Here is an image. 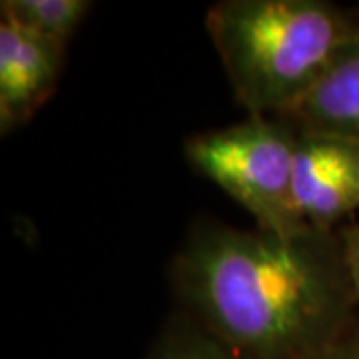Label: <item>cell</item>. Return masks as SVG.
<instances>
[{
  "instance_id": "obj_4",
  "label": "cell",
  "mask_w": 359,
  "mask_h": 359,
  "mask_svg": "<svg viewBox=\"0 0 359 359\" xmlns=\"http://www.w3.org/2000/svg\"><path fill=\"white\" fill-rule=\"evenodd\" d=\"M294 198L299 218L320 230L359 210V142L297 128Z\"/></svg>"
},
{
  "instance_id": "obj_8",
  "label": "cell",
  "mask_w": 359,
  "mask_h": 359,
  "mask_svg": "<svg viewBox=\"0 0 359 359\" xmlns=\"http://www.w3.org/2000/svg\"><path fill=\"white\" fill-rule=\"evenodd\" d=\"M146 359H244L188 313H174Z\"/></svg>"
},
{
  "instance_id": "obj_1",
  "label": "cell",
  "mask_w": 359,
  "mask_h": 359,
  "mask_svg": "<svg viewBox=\"0 0 359 359\" xmlns=\"http://www.w3.org/2000/svg\"><path fill=\"white\" fill-rule=\"evenodd\" d=\"M170 278L180 311L244 359H309L359 318L334 230L198 219Z\"/></svg>"
},
{
  "instance_id": "obj_3",
  "label": "cell",
  "mask_w": 359,
  "mask_h": 359,
  "mask_svg": "<svg viewBox=\"0 0 359 359\" xmlns=\"http://www.w3.org/2000/svg\"><path fill=\"white\" fill-rule=\"evenodd\" d=\"M297 126L282 116H248L186 142L190 166L244 208L257 228L294 233L308 224L294 198Z\"/></svg>"
},
{
  "instance_id": "obj_6",
  "label": "cell",
  "mask_w": 359,
  "mask_h": 359,
  "mask_svg": "<svg viewBox=\"0 0 359 359\" xmlns=\"http://www.w3.org/2000/svg\"><path fill=\"white\" fill-rule=\"evenodd\" d=\"M282 118L302 130L334 132L359 142V22L318 84Z\"/></svg>"
},
{
  "instance_id": "obj_2",
  "label": "cell",
  "mask_w": 359,
  "mask_h": 359,
  "mask_svg": "<svg viewBox=\"0 0 359 359\" xmlns=\"http://www.w3.org/2000/svg\"><path fill=\"white\" fill-rule=\"evenodd\" d=\"M358 22L325 0H222L205 14V30L248 116L290 114Z\"/></svg>"
},
{
  "instance_id": "obj_7",
  "label": "cell",
  "mask_w": 359,
  "mask_h": 359,
  "mask_svg": "<svg viewBox=\"0 0 359 359\" xmlns=\"http://www.w3.org/2000/svg\"><path fill=\"white\" fill-rule=\"evenodd\" d=\"M90 0H2V22L68 44L92 11Z\"/></svg>"
},
{
  "instance_id": "obj_10",
  "label": "cell",
  "mask_w": 359,
  "mask_h": 359,
  "mask_svg": "<svg viewBox=\"0 0 359 359\" xmlns=\"http://www.w3.org/2000/svg\"><path fill=\"white\" fill-rule=\"evenodd\" d=\"M309 359H359V318L330 346L320 349Z\"/></svg>"
},
{
  "instance_id": "obj_9",
  "label": "cell",
  "mask_w": 359,
  "mask_h": 359,
  "mask_svg": "<svg viewBox=\"0 0 359 359\" xmlns=\"http://www.w3.org/2000/svg\"><path fill=\"white\" fill-rule=\"evenodd\" d=\"M337 240H339V248H341L347 280H349L351 292L355 295V302L359 306V224L341 228L337 231Z\"/></svg>"
},
{
  "instance_id": "obj_5",
  "label": "cell",
  "mask_w": 359,
  "mask_h": 359,
  "mask_svg": "<svg viewBox=\"0 0 359 359\" xmlns=\"http://www.w3.org/2000/svg\"><path fill=\"white\" fill-rule=\"evenodd\" d=\"M66 44L0 20V132L36 114L58 86Z\"/></svg>"
}]
</instances>
